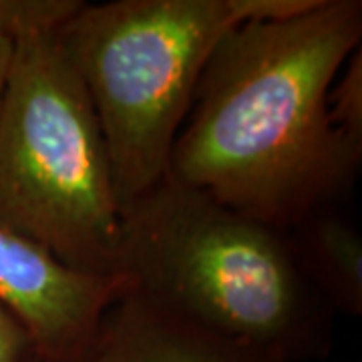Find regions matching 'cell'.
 <instances>
[{"label":"cell","mask_w":362,"mask_h":362,"mask_svg":"<svg viewBox=\"0 0 362 362\" xmlns=\"http://www.w3.org/2000/svg\"><path fill=\"white\" fill-rule=\"evenodd\" d=\"M95 358L101 362H282L235 338L156 308L129 292L105 316Z\"/></svg>","instance_id":"6"},{"label":"cell","mask_w":362,"mask_h":362,"mask_svg":"<svg viewBox=\"0 0 362 362\" xmlns=\"http://www.w3.org/2000/svg\"><path fill=\"white\" fill-rule=\"evenodd\" d=\"M298 264L334 314H362V235L349 206H328L288 230Z\"/></svg>","instance_id":"7"},{"label":"cell","mask_w":362,"mask_h":362,"mask_svg":"<svg viewBox=\"0 0 362 362\" xmlns=\"http://www.w3.org/2000/svg\"><path fill=\"white\" fill-rule=\"evenodd\" d=\"M119 274L143 302L282 362L322 361L337 314L288 230L168 175L121 209Z\"/></svg>","instance_id":"2"},{"label":"cell","mask_w":362,"mask_h":362,"mask_svg":"<svg viewBox=\"0 0 362 362\" xmlns=\"http://www.w3.org/2000/svg\"><path fill=\"white\" fill-rule=\"evenodd\" d=\"M75 0H0L13 59L0 101V223L59 262L121 276V207L103 129L59 39Z\"/></svg>","instance_id":"3"},{"label":"cell","mask_w":362,"mask_h":362,"mask_svg":"<svg viewBox=\"0 0 362 362\" xmlns=\"http://www.w3.org/2000/svg\"><path fill=\"white\" fill-rule=\"evenodd\" d=\"M40 358L26 326L0 300V362H35Z\"/></svg>","instance_id":"9"},{"label":"cell","mask_w":362,"mask_h":362,"mask_svg":"<svg viewBox=\"0 0 362 362\" xmlns=\"http://www.w3.org/2000/svg\"><path fill=\"white\" fill-rule=\"evenodd\" d=\"M127 292L123 276L73 270L0 223V300L45 362H90L105 316Z\"/></svg>","instance_id":"5"},{"label":"cell","mask_w":362,"mask_h":362,"mask_svg":"<svg viewBox=\"0 0 362 362\" xmlns=\"http://www.w3.org/2000/svg\"><path fill=\"white\" fill-rule=\"evenodd\" d=\"M35 362H45V361H42V358H37V361H35ZM90 362H101V361H99V358H93V361H90Z\"/></svg>","instance_id":"11"},{"label":"cell","mask_w":362,"mask_h":362,"mask_svg":"<svg viewBox=\"0 0 362 362\" xmlns=\"http://www.w3.org/2000/svg\"><path fill=\"white\" fill-rule=\"evenodd\" d=\"M361 40V0H308L235 26L202 73L169 175L282 230L349 206L362 143L334 125L328 90Z\"/></svg>","instance_id":"1"},{"label":"cell","mask_w":362,"mask_h":362,"mask_svg":"<svg viewBox=\"0 0 362 362\" xmlns=\"http://www.w3.org/2000/svg\"><path fill=\"white\" fill-rule=\"evenodd\" d=\"M328 111L338 129L362 143V52L350 54L328 90Z\"/></svg>","instance_id":"8"},{"label":"cell","mask_w":362,"mask_h":362,"mask_svg":"<svg viewBox=\"0 0 362 362\" xmlns=\"http://www.w3.org/2000/svg\"><path fill=\"white\" fill-rule=\"evenodd\" d=\"M308 0H75L59 39L103 129L123 209L169 175L171 149L220 40Z\"/></svg>","instance_id":"4"},{"label":"cell","mask_w":362,"mask_h":362,"mask_svg":"<svg viewBox=\"0 0 362 362\" xmlns=\"http://www.w3.org/2000/svg\"><path fill=\"white\" fill-rule=\"evenodd\" d=\"M11 59H13V37L4 26L0 25V101H2V93H4V85H6V77H8Z\"/></svg>","instance_id":"10"}]
</instances>
